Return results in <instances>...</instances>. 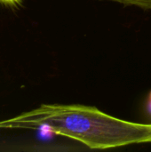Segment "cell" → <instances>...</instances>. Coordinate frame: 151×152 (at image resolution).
I'll return each instance as SVG.
<instances>
[{
  "instance_id": "obj_3",
  "label": "cell",
  "mask_w": 151,
  "mask_h": 152,
  "mask_svg": "<svg viewBox=\"0 0 151 152\" xmlns=\"http://www.w3.org/2000/svg\"><path fill=\"white\" fill-rule=\"evenodd\" d=\"M146 110L148 114L151 116V91L150 92L148 98H147V102H146Z\"/></svg>"
},
{
  "instance_id": "obj_2",
  "label": "cell",
  "mask_w": 151,
  "mask_h": 152,
  "mask_svg": "<svg viewBox=\"0 0 151 152\" xmlns=\"http://www.w3.org/2000/svg\"><path fill=\"white\" fill-rule=\"evenodd\" d=\"M120 4L125 6H133L145 11H151V0H102Z\"/></svg>"
},
{
  "instance_id": "obj_4",
  "label": "cell",
  "mask_w": 151,
  "mask_h": 152,
  "mask_svg": "<svg viewBox=\"0 0 151 152\" xmlns=\"http://www.w3.org/2000/svg\"><path fill=\"white\" fill-rule=\"evenodd\" d=\"M21 2V0H0V3L4 4H9V5H16L19 4Z\"/></svg>"
},
{
  "instance_id": "obj_1",
  "label": "cell",
  "mask_w": 151,
  "mask_h": 152,
  "mask_svg": "<svg viewBox=\"0 0 151 152\" xmlns=\"http://www.w3.org/2000/svg\"><path fill=\"white\" fill-rule=\"evenodd\" d=\"M42 128L79 142L91 150L151 143V124L118 118L93 106L44 103L0 121V129Z\"/></svg>"
}]
</instances>
